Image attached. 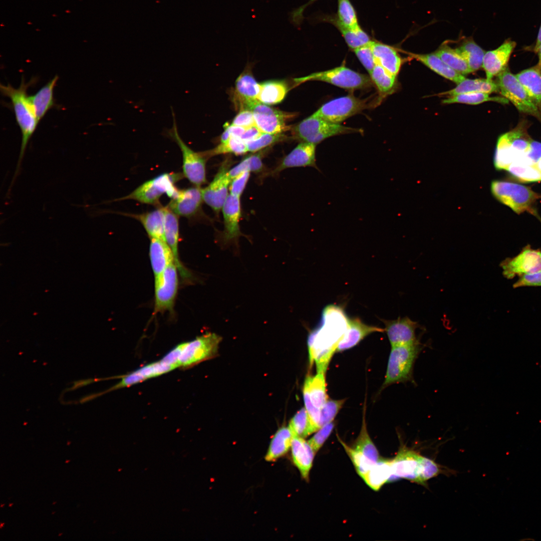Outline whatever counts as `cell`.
Instances as JSON below:
<instances>
[{
	"instance_id": "cell-30",
	"label": "cell",
	"mask_w": 541,
	"mask_h": 541,
	"mask_svg": "<svg viewBox=\"0 0 541 541\" xmlns=\"http://www.w3.org/2000/svg\"><path fill=\"white\" fill-rule=\"evenodd\" d=\"M370 45L376 64L397 77L401 67L402 60L395 49L386 44L372 41Z\"/></svg>"
},
{
	"instance_id": "cell-58",
	"label": "cell",
	"mask_w": 541,
	"mask_h": 541,
	"mask_svg": "<svg viewBox=\"0 0 541 541\" xmlns=\"http://www.w3.org/2000/svg\"><path fill=\"white\" fill-rule=\"evenodd\" d=\"M224 127L227 129L231 136L240 138L246 130L245 128L232 125H230L228 123H225L224 125Z\"/></svg>"
},
{
	"instance_id": "cell-32",
	"label": "cell",
	"mask_w": 541,
	"mask_h": 541,
	"mask_svg": "<svg viewBox=\"0 0 541 541\" xmlns=\"http://www.w3.org/2000/svg\"><path fill=\"white\" fill-rule=\"evenodd\" d=\"M499 92L498 86L492 80L487 79H466L457 84V86L449 91L439 93L440 96L447 97L462 94L471 93H484L490 94Z\"/></svg>"
},
{
	"instance_id": "cell-10",
	"label": "cell",
	"mask_w": 541,
	"mask_h": 541,
	"mask_svg": "<svg viewBox=\"0 0 541 541\" xmlns=\"http://www.w3.org/2000/svg\"><path fill=\"white\" fill-rule=\"evenodd\" d=\"M499 93L520 112L535 117L541 122L540 109L533 102L515 75L508 66L497 76Z\"/></svg>"
},
{
	"instance_id": "cell-23",
	"label": "cell",
	"mask_w": 541,
	"mask_h": 541,
	"mask_svg": "<svg viewBox=\"0 0 541 541\" xmlns=\"http://www.w3.org/2000/svg\"><path fill=\"white\" fill-rule=\"evenodd\" d=\"M516 44L514 41L506 40L497 48L485 52L482 68L485 72L486 79L492 80L507 67Z\"/></svg>"
},
{
	"instance_id": "cell-59",
	"label": "cell",
	"mask_w": 541,
	"mask_h": 541,
	"mask_svg": "<svg viewBox=\"0 0 541 541\" xmlns=\"http://www.w3.org/2000/svg\"><path fill=\"white\" fill-rule=\"evenodd\" d=\"M230 136L231 135L229 132L228 130L226 128L224 127V131L222 133L220 138L221 143L224 142L228 140L230 137Z\"/></svg>"
},
{
	"instance_id": "cell-22",
	"label": "cell",
	"mask_w": 541,
	"mask_h": 541,
	"mask_svg": "<svg viewBox=\"0 0 541 541\" xmlns=\"http://www.w3.org/2000/svg\"><path fill=\"white\" fill-rule=\"evenodd\" d=\"M386 333L391 346L408 345L420 342L417 337V329L420 327L417 322L407 317L393 320H384Z\"/></svg>"
},
{
	"instance_id": "cell-52",
	"label": "cell",
	"mask_w": 541,
	"mask_h": 541,
	"mask_svg": "<svg viewBox=\"0 0 541 541\" xmlns=\"http://www.w3.org/2000/svg\"><path fill=\"white\" fill-rule=\"evenodd\" d=\"M334 427V424L333 422L326 424L318 430V432L308 441L315 453L323 446L331 434Z\"/></svg>"
},
{
	"instance_id": "cell-16",
	"label": "cell",
	"mask_w": 541,
	"mask_h": 541,
	"mask_svg": "<svg viewBox=\"0 0 541 541\" xmlns=\"http://www.w3.org/2000/svg\"><path fill=\"white\" fill-rule=\"evenodd\" d=\"M500 266L503 276L508 279L540 272L541 251L527 245L516 256L503 260Z\"/></svg>"
},
{
	"instance_id": "cell-41",
	"label": "cell",
	"mask_w": 541,
	"mask_h": 541,
	"mask_svg": "<svg viewBox=\"0 0 541 541\" xmlns=\"http://www.w3.org/2000/svg\"><path fill=\"white\" fill-rule=\"evenodd\" d=\"M435 53L451 68L462 75L472 73L465 60L445 42L442 44Z\"/></svg>"
},
{
	"instance_id": "cell-25",
	"label": "cell",
	"mask_w": 541,
	"mask_h": 541,
	"mask_svg": "<svg viewBox=\"0 0 541 541\" xmlns=\"http://www.w3.org/2000/svg\"><path fill=\"white\" fill-rule=\"evenodd\" d=\"M164 239L170 248L174 257L175 263L181 277L185 279L189 278L188 272L179 259L178 244L179 240V216L171 211L167 206H164Z\"/></svg>"
},
{
	"instance_id": "cell-28",
	"label": "cell",
	"mask_w": 541,
	"mask_h": 541,
	"mask_svg": "<svg viewBox=\"0 0 541 541\" xmlns=\"http://www.w3.org/2000/svg\"><path fill=\"white\" fill-rule=\"evenodd\" d=\"M291 448L294 463L302 476L308 480L315 452L308 441L298 436H294Z\"/></svg>"
},
{
	"instance_id": "cell-55",
	"label": "cell",
	"mask_w": 541,
	"mask_h": 541,
	"mask_svg": "<svg viewBox=\"0 0 541 541\" xmlns=\"http://www.w3.org/2000/svg\"><path fill=\"white\" fill-rule=\"evenodd\" d=\"M525 155L532 163H536L541 159V143L532 140Z\"/></svg>"
},
{
	"instance_id": "cell-57",
	"label": "cell",
	"mask_w": 541,
	"mask_h": 541,
	"mask_svg": "<svg viewBox=\"0 0 541 541\" xmlns=\"http://www.w3.org/2000/svg\"><path fill=\"white\" fill-rule=\"evenodd\" d=\"M316 1L317 0H311L308 3L301 6L300 8L292 12L291 18L292 22L296 25L300 24L302 19V13L305 10V8H306L309 4H312Z\"/></svg>"
},
{
	"instance_id": "cell-42",
	"label": "cell",
	"mask_w": 541,
	"mask_h": 541,
	"mask_svg": "<svg viewBox=\"0 0 541 541\" xmlns=\"http://www.w3.org/2000/svg\"><path fill=\"white\" fill-rule=\"evenodd\" d=\"M369 75L380 97L386 96L394 92L397 85L396 77L380 65L376 64Z\"/></svg>"
},
{
	"instance_id": "cell-4",
	"label": "cell",
	"mask_w": 541,
	"mask_h": 541,
	"mask_svg": "<svg viewBox=\"0 0 541 541\" xmlns=\"http://www.w3.org/2000/svg\"><path fill=\"white\" fill-rule=\"evenodd\" d=\"M423 347L420 342L391 346L383 387L407 382L414 383V364Z\"/></svg>"
},
{
	"instance_id": "cell-27",
	"label": "cell",
	"mask_w": 541,
	"mask_h": 541,
	"mask_svg": "<svg viewBox=\"0 0 541 541\" xmlns=\"http://www.w3.org/2000/svg\"><path fill=\"white\" fill-rule=\"evenodd\" d=\"M384 331L382 328L364 324L358 318H349L347 329L338 345L336 352H341L354 347L372 333Z\"/></svg>"
},
{
	"instance_id": "cell-33",
	"label": "cell",
	"mask_w": 541,
	"mask_h": 541,
	"mask_svg": "<svg viewBox=\"0 0 541 541\" xmlns=\"http://www.w3.org/2000/svg\"><path fill=\"white\" fill-rule=\"evenodd\" d=\"M410 55L437 74L457 84L466 78L448 66L435 52L424 54L410 53Z\"/></svg>"
},
{
	"instance_id": "cell-61",
	"label": "cell",
	"mask_w": 541,
	"mask_h": 541,
	"mask_svg": "<svg viewBox=\"0 0 541 541\" xmlns=\"http://www.w3.org/2000/svg\"><path fill=\"white\" fill-rule=\"evenodd\" d=\"M535 53H536L538 56V63L537 65L541 70V45L537 49Z\"/></svg>"
},
{
	"instance_id": "cell-24",
	"label": "cell",
	"mask_w": 541,
	"mask_h": 541,
	"mask_svg": "<svg viewBox=\"0 0 541 541\" xmlns=\"http://www.w3.org/2000/svg\"><path fill=\"white\" fill-rule=\"evenodd\" d=\"M174 369H175V368L173 366L164 362L161 359L159 361L145 365L125 375L110 390L130 387L148 379L158 377Z\"/></svg>"
},
{
	"instance_id": "cell-63",
	"label": "cell",
	"mask_w": 541,
	"mask_h": 541,
	"mask_svg": "<svg viewBox=\"0 0 541 541\" xmlns=\"http://www.w3.org/2000/svg\"><path fill=\"white\" fill-rule=\"evenodd\" d=\"M69 461H70V460H67V461H66V463H67V462H69Z\"/></svg>"
},
{
	"instance_id": "cell-60",
	"label": "cell",
	"mask_w": 541,
	"mask_h": 541,
	"mask_svg": "<svg viewBox=\"0 0 541 541\" xmlns=\"http://www.w3.org/2000/svg\"><path fill=\"white\" fill-rule=\"evenodd\" d=\"M541 45V25L537 35L536 43L535 44L533 51L534 52L536 51L538 47Z\"/></svg>"
},
{
	"instance_id": "cell-49",
	"label": "cell",
	"mask_w": 541,
	"mask_h": 541,
	"mask_svg": "<svg viewBox=\"0 0 541 541\" xmlns=\"http://www.w3.org/2000/svg\"><path fill=\"white\" fill-rule=\"evenodd\" d=\"M284 139L281 134H271L262 133L257 138L246 143L248 151L256 152Z\"/></svg>"
},
{
	"instance_id": "cell-39",
	"label": "cell",
	"mask_w": 541,
	"mask_h": 541,
	"mask_svg": "<svg viewBox=\"0 0 541 541\" xmlns=\"http://www.w3.org/2000/svg\"><path fill=\"white\" fill-rule=\"evenodd\" d=\"M260 89L257 100L266 105L280 103L285 98L288 91L287 84L281 81H268L260 84Z\"/></svg>"
},
{
	"instance_id": "cell-62",
	"label": "cell",
	"mask_w": 541,
	"mask_h": 541,
	"mask_svg": "<svg viewBox=\"0 0 541 541\" xmlns=\"http://www.w3.org/2000/svg\"><path fill=\"white\" fill-rule=\"evenodd\" d=\"M12 505H13V503H11V504H10L9 506H11Z\"/></svg>"
},
{
	"instance_id": "cell-12",
	"label": "cell",
	"mask_w": 541,
	"mask_h": 541,
	"mask_svg": "<svg viewBox=\"0 0 541 541\" xmlns=\"http://www.w3.org/2000/svg\"><path fill=\"white\" fill-rule=\"evenodd\" d=\"M178 273L177 266L173 262L160 275L154 277V314L173 309L178 289Z\"/></svg>"
},
{
	"instance_id": "cell-6",
	"label": "cell",
	"mask_w": 541,
	"mask_h": 541,
	"mask_svg": "<svg viewBox=\"0 0 541 541\" xmlns=\"http://www.w3.org/2000/svg\"><path fill=\"white\" fill-rule=\"evenodd\" d=\"M493 195L500 202L519 214L524 211L532 213V206L541 195L529 188L510 182L494 180L491 183Z\"/></svg>"
},
{
	"instance_id": "cell-51",
	"label": "cell",
	"mask_w": 541,
	"mask_h": 541,
	"mask_svg": "<svg viewBox=\"0 0 541 541\" xmlns=\"http://www.w3.org/2000/svg\"><path fill=\"white\" fill-rule=\"evenodd\" d=\"M354 52L362 65L370 73L376 65L370 44L355 50Z\"/></svg>"
},
{
	"instance_id": "cell-29",
	"label": "cell",
	"mask_w": 541,
	"mask_h": 541,
	"mask_svg": "<svg viewBox=\"0 0 541 541\" xmlns=\"http://www.w3.org/2000/svg\"><path fill=\"white\" fill-rule=\"evenodd\" d=\"M149 255L152 271L156 277L170 264L175 262L173 254L165 240L150 238Z\"/></svg>"
},
{
	"instance_id": "cell-44",
	"label": "cell",
	"mask_w": 541,
	"mask_h": 541,
	"mask_svg": "<svg viewBox=\"0 0 541 541\" xmlns=\"http://www.w3.org/2000/svg\"><path fill=\"white\" fill-rule=\"evenodd\" d=\"M490 101L503 104H506L509 102V101L504 97H491L489 94L484 93H471L447 97L442 100V103L444 104L461 103L468 105H478Z\"/></svg>"
},
{
	"instance_id": "cell-9",
	"label": "cell",
	"mask_w": 541,
	"mask_h": 541,
	"mask_svg": "<svg viewBox=\"0 0 541 541\" xmlns=\"http://www.w3.org/2000/svg\"><path fill=\"white\" fill-rule=\"evenodd\" d=\"M173 125L167 134L179 146L182 156V174L193 185L201 187L207 182L206 162L208 159L203 152H195L188 146L180 137L175 115L172 111Z\"/></svg>"
},
{
	"instance_id": "cell-56",
	"label": "cell",
	"mask_w": 541,
	"mask_h": 541,
	"mask_svg": "<svg viewBox=\"0 0 541 541\" xmlns=\"http://www.w3.org/2000/svg\"><path fill=\"white\" fill-rule=\"evenodd\" d=\"M261 133L262 132L256 126H253L246 128L240 138L246 143L248 141L257 138L261 134Z\"/></svg>"
},
{
	"instance_id": "cell-18",
	"label": "cell",
	"mask_w": 541,
	"mask_h": 541,
	"mask_svg": "<svg viewBox=\"0 0 541 541\" xmlns=\"http://www.w3.org/2000/svg\"><path fill=\"white\" fill-rule=\"evenodd\" d=\"M240 197L229 194L222 208L224 227L219 241L223 246H237L239 238L243 235L239 225L241 215Z\"/></svg>"
},
{
	"instance_id": "cell-50",
	"label": "cell",
	"mask_w": 541,
	"mask_h": 541,
	"mask_svg": "<svg viewBox=\"0 0 541 541\" xmlns=\"http://www.w3.org/2000/svg\"><path fill=\"white\" fill-rule=\"evenodd\" d=\"M345 402V400L328 399L320 409V429L332 422Z\"/></svg>"
},
{
	"instance_id": "cell-46",
	"label": "cell",
	"mask_w": 541,
	"mask_h": 541,
	"mask_svg": "<svg viewBox=\"0 0 541 541\" xmlns=\"http://www.w3.org/2000/svg\"><path fill=\"white\" fill-rule=\"evenodd\" d=\"M294 436L304 438L315 432L305 408L300 410L292 418L289 426Z\"/></svg>"
},
{
	"instance_id": "cell-14",
	"label": "cell",
	"mask_w": 541,
	"mask_h": 541,
	"mask_svg": "<svg viewBox=\"0 0 541 541\" xmlns=\"http://www.w3.org/2000/svg\"><path fill=\"white\" fill-rule=\"evenodd\" d=\"M305 408L309 415L315 432L320 429V409L327 401L324 373L308 376L303 387Z\"/></svg>"
},
{
	"instance_id": "cell-43",
	"label": "cell",
	"mask_w": 541,
	"mask_h": 541,
	"mask_svg": "<svg viewBox=\"0 0 541 541\" xmlns=\"http://www.w3.org/2000/svg\"><path fill=\"white\" fill-rule=\"evenodd\" d=\"M267 152V151L263 149L243 158L239 163L228 170L230 178L233 179L245 170L255 173L262 172L264 169L262 159Z\"/></svg>"
},
{
	"instance_id": "cell-7",
	"label": "cell",
	"mask_w": 541,
	"mask_h": 541,
	"mask_svg": "<svg viewBox=\"0 0 541 541\" xmlns=\"http://www.w3.org/2000/svg\"><path fill=\"white\" fill-rule=\"evenodd\" d=\"M357 131L356 129L330 122L314 113L294 127L292 133L301 142L317 145L328 138Z\"/></svg>"
},
{
	"instance_id": "cell-17",
	"label": "cell",
	"mask_w": 541,
	"mask_h": 541,
	"mask_svg": "<svg viewBox=\"0 0 541 541\" xmlns=\"http://www.w3.org/2000/svg\"><path fill=\"white\" fill-rule=\"evenodd\" d=\"M231 160H225L213 180L202 189L203 201L218 214L228 196L231 181L228 175Z\"/></svg>"
},
{
	"instance_id": "cell-3",
	"label": "cell",
	"mask_w": 541,
	"mask_h": 541,
	"mask_svg": "<svg viewBox=\"0 0 541 541\" xmlns=\"http://www.w3.org/2000/svg\"><path fill=\"white\" fill-rule=\"evenodd\" d=\"M221 337L207 333L195 339L181 343L161 359L176 369H188L212 357L216 352Z\"/></svg>"
},
{
	"instance_id": "cell-19",
	"label": "cell",
	"mask_w": 541,
	"mask_h": 541,
	"mask_svg": "<svg viewBox=\"0 0 541 541\" xmlns=\"http://www.w3.org/2000/svg\"><path fill=\"white\" fill-rule=\"evenodd\" d=\"M203 201L202 189L193 185L179 189L167 206L178 216L192 220L201 215Z\"/></svg>"
},
{
	"instance_id": "cell-20",
	"label": "cell",
	"mask_w": 541,
	"mask_h": 541,
	"mask_svg": "<svg viewBox=\"0 0 541 541\" xmlns=\"http://www.w3.org/2000/svg\"><path fill=\"white\" fill-rule=\"evenodd\" d=\"M423 456L416 452L402 447L391 460L392 475L389 481L404 478L421 484L420 474Z\"/></svg>"
},
{
	"instance_id": "cell-11",
	"label": "cell",
	"mask_w": 541,
	"mask_h": 541,
	"mask_svg": "<svg viewBox=\"0 0 541 541\" xmlns=\"http://www.w3.org/2000/svg\"><path fill=\"white\" fill-rule=\"evenodd\" d=\"M365 407L366 405L363 408L361 431L353 447L348 446L341 441L358 473L362 478L379 459L377 448L367 431Z\"/></svg>"
},
{
	"instance_id": "cell-38",
	"label": "cell",
	"mask_w": 541,
	"mask_h": 541,
	"mask_svg": "<svg viewBox=\"0 0 541 541\" xmlns=\"http://www.w3.org/2000/svg\"><path fill=\"white\" fill-rule=\"evenodd\" d=\"M455 49L465 60L472 72H475L482 67L485 52L475 42L472 37L463 40Z\"/></svg>"
},
{
	"instance_id": "cell-26",
	"label": "cell",
	"mask_w": 541,
	"mask_h": 541,
	"mask_svg": "<svg viewBox=\"0 0 541 541\" xmlns=\"http://www.w3.org/2000/svg\"><path fill=\"white\" fill-rule=\"evenodd\" d=\"M121 214L131 217L142 224L150 238L164 239V206L159 205L153 210L142 213Z\"/></svg>"
},
{
	"instance_id": "cell-36",
	"label": "cell",
	"mask_w": 541,
	"mask_h": 541,
	"mask_svg": "<svg viewBox=\"0 0 541 541\" xmlns=\"http://www.w3.org/2000/svg\"><path fill=\"white\" fill-rule=\"evenodd\" d=\"M294 436L289 427L280 428L270 441L265 459L267 461H275L287 453L291 448Z\"/></svg>"
},
{
	"instance_id": "cell-21",
	"label": "cell",
	"mask_w": 541,
	"mask_h": 541,
	"mask_svg": "<svg viewBox=\"0 0 541 541\" xmlns=\"http://www.w3.org/2000/svg\"><path fill=\"white\" fill-rule=\"evenodd\" d=\"M316 144L301 142L280 161L278 165L265 176L276 175L287 168L312 167L318 170L316 163Z\"/></svg>"
},
{
	"instance_id": "cell-34",
	"label": "cell",
	"mask_w": 541,
	"mask_h": 541,
	"mask_svg": "<svg viewBox=\"0 0 541 541\" xmlns=\"http://www.w3.org/2000/svg\"><path fill=\"white\" fill-rule=\"evenodd\" d=\"M533 102L541 109V70L537 65L515 75Z\"/></svg>"
},
{
	"instance_id": "cell-45",
	"label": "cell",
	"mask_w": 541,
	"mask_h": 541,
	"mask_svg": "<svg viewBox=\"0 0 541 541\" xmlns=\"http://www.w3.org/2000/svg\"><path fill=\"white\" fill-rule=\"evenodd\" d=\"M247 151L246 144L241 138L231 136L226 141L220 143L214 148L203 153L208 158L209 157L226 153L241 155Z\"/></svg>"
},
{
	"instance_id": "cell-53",
	"label": "cell",
	"mask_w": 541,
	"mask_h": 541,
	"mask_svg": "<svg viewBox=\"0 0 541 541\" xmlns=\"http://www.w3.org/2000/svg\"><path fill=\"white\" fill-rule=\"evenodd\" d=\"M250 172L245 170L231 179L229 186L230 194L240 197L250 177Z\"/></svg>"
},
{
	"instance_id": "cell-54",
	"label": "cell",
	"mask_w": 541,
	"mask_h": 541,
	"mask_svg": "<svg viewBox=\"0 0 541 541\" xmlns=\"http://www.w3.org/2000/svg\"><path fill=\"white\" fill-rule=\"evenodd\" d=\"M231 125L248 128L255 126L254 119L252 111L247 109H243L233 119Z\"/></svg>"
},
{
	"instance_id": "cell-15",
	"label": "cell",
	"mask_w": 541,
	"mask_h": 541,
	"mask_svg": "<svg viewBox=\"0 0 541 541\" xmlns=\"http://www.w3.org/2000/svg\"><path fill=\"white\" fill-rule=\"evenodd\" d=\"M367 104L365 100L347 95L325 103L314 113L330 122L340 124L366 108Z\"/></svg>"
},
{
	"instance_id": "cell-47",
	"label": "cell",
	"mask_w": 541,
	"mask_h": 541,
	"mask_svg": "<svg viewBox=\"0 0 541 541\" xmlns=\"http://www.w3.org/2000/svg\"><path fill=\"white\" fill-rule=\"evenodd\" d=\"M337 26L346 29L359 26L355 10L349 0H338Z\"/></svg>"
},
{
	"instance_id": "cell-13",
	"label": "cell",
	"mask_w": 541,
	"mask_h": 541,
	"mask_svg": "<svg viewBox=\"0 0 541 541\" xmlns=\"http://www.w3.org/2000/svg\"><path fill=\"white\" fill-rule=\"evenodd\" d=\"M244 108L252 111L255 126L262 133L278 134L289 129L287 122L293 117L292 114L271 108L258 100L247 103Z\"/></svg>"
},
{
	"instance_id": "cell-48",
	"label": "cell",
	"mask_w": 541,
	"mask_h": 541,
	"mask_svg": "<svg viewBox=\"0 0 541 541\" xmlns=\"http://www.w3.org/2000/svg\"><path fill=\"white\" fill-rule=\"evenodd\" d=\"M347 44L353 51L369 45L371 40L360 26L355 29H346L338 26Z\"/></svg>"
},
{
	"instance_id": "cell-5",
	"label": "cell",
	"mask_w": 541,
	"mask_h": 541,
	"mask_svg": "<svg viewBox=\"0 0 541 541\" xmlns=\"http://www.w3.org/2000/svg\"><path fill=\"white\" fill-rule=\"evenodd\" d=\"M183 176L182 173H162L144 182L128 195L114 201L131 199L157 206L160 205L159 200L163 195L171 199L177 194L179 189L176 183Z\"/></svg>"
},
{
	"instance_id": "cell-31",
	"label": "cell",
	"mask_w": 541,
	"mask_h": 541,
	"mask_svg": "<svg viewBox=\"0 0 541 541\" xmlns=\"http://www.w3.org/2000/svg\"><path fill=\"white\" fill-rule=\"evenodd\" d=\"M58 79L59 77L56 75L36 93L29 96V100L39 122L47 112L56 105L54 98V90Z\"/></svg>"
},
{
	"instance_id": "cell-1",
	"label": "cell",
	"mask_w": 541,
	"mask_h": 541,
	"mask_svg": "<svg viewBox=\"0 0 541 541\" xmlns=\"http://www.w3.org/2000/svg\"><path fill=\"white\" fill-rule=\"evenodd\" d=\"M321 325L313 330L308 340L310 365L316 363L317 373H324L336 352L348 326L349 318L343 309L336 305L323 310Z\"/></svg>"
},
{
	"instance_id": "cell-37",
	"label": "cell",
	"mask_w": 541,
	"mask_h": 541,
	"mask_svg": "<svg viewBox=\"0 0 541 541\" xmlns=\"http://www.w3.org/2000/svg\"><path fill=\"white\" fill-rule=\"evenodd\" d=\"M506 170L521 181H541V170L525 154L513 161Z\"/></svg>"
},
{
	"instance_id": "cell-8",
	"label": "cell",
	"mask_w": 541,
	"mask_h": 541,
	"mask_svg": "<svg viewBox=\"0 0 541 541\" xmlns=\"http://www.w3.org/2000/svg\"><path fill=\"white\" fill-rule=\"evenodd\" d=\"M310 81L324 82L351 90L368 88L373 84L370 77L344 66L313 73L294 79L296 85Z\"/></svg>"
},
{
	"instance_id": "cell-35",
	"label": "cell",
	"mask_w": 541,
	"mask_h": 541,
	"mask_svg": "<svg viewBox=\"0 0 541 541\" xmlns=\"http://www.w3.org/2000/svg\"><path fill=\"white\" fill-rule=\"evenodd\" d=\"M260 89L253 77L248 73H243L235 83L236 99L242 108L248 102L257 100Z\"/></svg>"
},
{
	"instance_id": "cell-40",
	"label": "cell",
	"mask_w": 541,
	"mask_h": 541,
	"mask_svg": "<svg viewBox=\"0 0 541 541\" xmlns=\"http://www.w3.org/2000/svg\"><path fill=\"white\" fill-rule=\"evenodd\" d=\"M391 475V461L379 459L362 478L370 488L378 490L389 480Z\"/></svg>"
},
{
	"instance_id": "cell-2",
	"label": "cell",
	"mask_w": 541,
	"mask_h": 541,
	"mask_svg": "<svg viewBox=\"0 0 541 541\" xmlns=\"http://www.w3.org/2000/svg\"><path fill=\"white\" fill-rule=\"evenodd\" d=\"M37 79L33 77L28 82H26L24 77L22 78L20 86L15 88L10 84L7 85L1 84L2 94L9 97L12 102L16 119L22 132V143L20 155L16 170L12 182L9 188L11 191L15 180L20 174L21 164L24 158L27 144L36 130L39 123L32 105L27 95V90L32 85L36 84Z\"/></svg>"
}]
</instances>
